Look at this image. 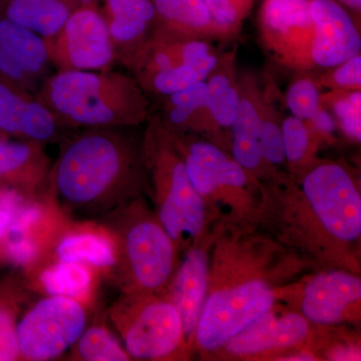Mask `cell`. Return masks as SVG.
<instances>
[{
    "label": "cell",
    "mask_w": 361,
    "mask_h": 361,
    "mask_svg": "<svg viewBox=\"0 0 361 361\" xmlns=\"http://www.w3.org/2000/svg\"><path fill=\"white\" fill-rule=\"evenodd\" d=\"M256 228L311 270L361 274L360 174L343 160L320 159L302 174L261 182Z\"/></svg>",
    "instance_id": "1"
},
{
    "label": "cell",
    "mask_w": 361,
    "mask_h": 361,
    "mask_svg": "<svg viewBox=\"0 0 361 361\" xmlns=\"http://www.w3.org/2000/svg\"><path fill=\"white\" fill-rule=\"evenodd\" d=\"M310 266L257 228L215 224L203 311L193 353L211 357L278 302Z\"/></svg>",
    "instance_id": "2"
},
{
    "label": "cell",
    "mask_w": 361,
    "mask_h": 361,
    "mask_svg": "<svg viewBox=\"0 0 361 361\" xmlns=\"http://www.w3.org/2000/svg\"><path fill=\"white\" fill-rule=\"evenodd\" d=\"M130 129H85L61 147L49 179L65 210L96 215L141 197L146 189L142 139Z\"/></svg>",
    "instance_id": "3"
},
{
    "label": "cell",
    "mask_w": 361,
    "mask_h": 361,
    "mask_svg": "<svg viewBox=\"0 0 361 361\" xmlns=\"http://www.w3.org/2000/svg\"><path fill=\"white\" fill-rule=\"evenodd\" d=\"M37 99L63 127L134 128L148 122L147 92L134 75L114 71H59Z\"/></svg>",
    "instance_id": "4"
},
{
    "label": "cell",
    "mask_w": 361,
    "mask_h": 361,
    "mask_svg": "<svg viewBox=\"0 0 361 361\" xmlns=\"http://www.w3.org/2000/svg\"><path fill=\"white\" fill-rule=\"evenodd\" d=\"M142 151L146 190L151 195L157 218L183 255L215 224L158 114H151L147 122Z\"/></svg>",
    "instance_id": "5"
},
{
    "label": "cell",
    "mask_w": 361,
    "mask_h": 361,
    "mask_svg": "<svg viewBox=\"0 0 361 361\" xmlns=\"http://www.w3.org/2000/svg\"><path fill=\"white\" fill-rule=\"evenodd\" d=\"M166 129L213 224L256 228L262 201L260 180L249 174L230 152L213 142Z\"/></svg>",
    "instance_id": "6"
},
{
    "label": "cell",
    "mask_w": 361,
    "mask_h": 361,
    "mask_svg": "<svg viewBox=\"0 0 361 361\" xmlns=\"http://www.w3.org/2000/svg\"><path fill=\"white\" fill-rule=\"evenodd\" d=\"M118 209L114 240L125 292L165 293L180 261L177 246L140 197Z\"/></svg>",
    "instance_id": "7"
},
{
    "label": "cell",
    "mask_w": 361,
    "mask_h": 361,
    "mask_svg": "<svg viewBox=\"0 0 361 361\" xmlns=\"http://www.w3.org/2000/svg\"><path fill=\"white\" fill-rule=\"evenodd\" d=\"M111 319L130 360L189 357L179 312L163 294L125 292Z\"/></svg>",
    "instance_id": "8"
},
{
    "label": "cell",
    "mask_w": 361,
    "mask_h": 361,
    "mask_svg": "<svg viewBox=\"0 0 361 361\" xmlns=\"http://www.w3.org/2000/svg\"><path fill=\"white\" fill-rule=\"evenodd\" d=\"M278 301L317 326L360 324L361 277L342 269L310 271L285 285Z\"/></svg>",
    "instance_id": "9"
},
{
    "label": "cell",
    "mask_w": 361,
    "mask_h": 361,
    "mask_svg": "<svg viewBox=\"0 0 361 361\" xmlns=\"http://www.w3.org/2000/svg\"><path fill=\"white\" fill-rule=\"evenodd\" d=\"M319 329L320 326L311 324L298 311L278 301L211 357L227 360H279L282 356L295 351H310L317 356L316 346Z\"/></svg>",
    "instance_id": "10"
},
{
    "label": "cell",
    "mask_w": 361,
    "mask_h": 361,
    "mask_svg": "<svg viewBox=\"0 0 361 361\" xmlns=\"http://www.w3.org/2000/svg\"><path fill=\"white\" fill-rule=\"evenodd\" d=\"M87 327L82 303L63 296H49L28 311L16 325L20 355L25 360H54L73 348Z\"/></svg>",
    "instance_id": "11"
},
{
    "label": "cell",
    "mask_w": 361,
    "mask_h": 361,
    "mask_svg": "<svg viewBox=\"0 0 361 361\" xmlns=\"http://www.w3.org/2000/svg\"><path fill=\"white\" fill-rule=\"evenodd\" d=\"M45 42L49 61L59 71H110L116 61L99 0L78 7L61 30Z\"/></svg>",
    "instance_id": "12"
},
{
    "label": "cell",
    "mask_w": 361,
    "mask_h": 361,
    "mask_svg": "<svg viewBox=\"0 0 361 361\" xmlns=\"http://www.w3.org/2000/svg\"><path fill=\"white\" fill-rule=\"evenodd\" d=\"M312 0H263L258 13L261 42L278 65L310 71L314 25Z\"/></svg>",
    "instance_id": "13"
},
{
    "label": "cell",
    "mask_w": 361,
    "mask_h": 361,
    "mask_svg": "<svg viewBox=\"0 0 361 361\" xmlns=\"http://www.w3.org/2000/svg\"><path fill=\"white\" fill-rule=\"evenodd\" d=\"M214 238L215 225L183 254L174 277L163 294L179 312L189 357L193 353L195 332L205 303L209 255Z\"/></svg>",
    "instance_id": "14"
},
{
    "label": "cell",
    "mask_w": 361,
    "mask_h": 361,
    "mask_svg": "<svg viewBox=\"0 0 361 361\" xmlns=\"http://www.w3.org/2000/svg\"><path fill=\"white\" fill-rule=\"evenodd\" d=\"M310 11L314 25L313 68L327 70L360 54V25L343 6L334 0H312Z\"/></svg>",
    "instance_id": "15"
},
{
    "label": "cell",
    "mask_w": 361,
    "mask_h": 361,
    "mask_svg": "<svg viewBox=\"0 0 361 361\" xmlns=\"http://www.w3.org/2000/svg\"><path fill=\"white\" fill-rule=\"evenodd\" d=\"M238 80L240 99L230 129V153L249 174L260 182H267L271 175L260 145L264 89L254 73H242Z\"/></svg>",
    "instance_id": "16"
},
{
    "label": "cell",
    "mask_w": 361,
    "mask_h": 361,
    "mask_svg": "<svg viewBox=\"0 0 361 361\" xmlns=\"http://www.w3.org/2000/svg\"><path fill=\"white\" fill-rule=\"evenodd\" d=\"M116 61L130 68L155 30L153 0H99Z\"/></svg>",
    "instance_id": "17"
},
{
    "label": "cell",
    "mask_w": 361,
    "mask_h": 361,
    "mask_svg": "<svg viewBox=\"0 0 361 361\" xmlns=\"http://www.w3.org/2000/svg\"><path fill=\"white\" fill-rule=\"evenodd\" d=\"M61 127L37 97L0 78V132L6 137L42 145L56 139Z\"/></svg>",
    "instance_id": "18"
},
{
    "label": "cell",
    "mask_w": 361,
    "mask_h": 361,
    "mask_svg": "<svg viewBox=\"0 0 361 361\" xmlns=\"http://www.w3.org/2000/svg\"><path fill=\"white\" fill-rule=\"evenodd\" d=\"M159 116L169 130L199 135L230 152V142L214 125L208 104L206 80L165 97Z\"/></svg>",
    "instance_id": "19"
},
{
    "label": "cell",
    "mask_w": 361,
    "mask_h": 361,
    "mask_svg": "<svg viewBox=\"0 0 361 361\" xmlns=\"http://www.w3.org/2000/svg\"><path fill=\"white\" fill-rule=\"evenodd\" d=\"M155 27L169 35L214 42L231 37L211 16L204 0H153Z\"/></svg>",
    "instance_id": "20"
},
{
    "label": "cell",
    "mask_w": 361,
    "mask_h": 361,
    "mask_svg": "<svg viewBox=\"0 0 361 361\" xmlns=\"http://www.w3.org/2000/svg\"><path fill=\"white\" fill-rule=\"evenodd\" d=\"M92 0H0V13L42 39H51L71 14Z\"/></svg>",
    "instance_id": "21"
},
{
    "label": "cell",
    "mask_w": 361,
    "mask_h": 361,
    "mask_svg": "<svg viewBox=\"0 0 361 361\" xmlns=\"http://www.w3.org/2000/svg\"><path fill=\"white\" fill-rule=\"evenodd\" d=\"M237 49L223 52L206 78L208 87L209 111L214 125L230 142L227 130L231 129L240 99V85L237 75Z\"/></svg>",
    "instance_id": "22"
},
{
    "label": "cell",
    "mask_w": 361,
    "mask_h": 361,
    "mask_svg": "<svg viewBox=\"0 0 361 361\" xmlns=\"http://www.w3.org/2000/svg\"><path fill=\"white\" fill-rule=\"evenodd\" d=\"M49 172V160L42 145L27 141H0V179L27 187L42 184Z\"/></svg>",
    "instance_id": "23"
},
{
    "label": "cell",
    "mask_w": 361,
    "mask_h": 361,
    "mask_svg": "<svg viewBox=\"0 0 361 361\" xmlns=\"http://www.w3.org/2000/svg\"><path fill=\"white\" fill-rule=\"evenodd\" d=\"M56 254L59 261L103 269L118 265V251L114 237L92 228L66 234L59 240Z\"/></svg>",
    "instance_id": "24"
},
{
    "label": "cell",
    "mask_w": 361,
    "mask_h": 361,
    "mask_svg": "<svg viewBox=\"0 0 361 361\" xmlns=\"http://www.w3.org/2000/svg\"><path fill=\"white\" fill-rule=\"evenodd\" d=\"M0 51L11 56L35 78L47 71L49 49L44 39L0 13Z\"/></svg>",
    "instance_id": "25"
},
{
    "label": "cell",
    "mask_w": 361,
    "mask_h": 361,
    "mask_svg": "<svg viewBox=\"0 0 361 361\" xmlns=\"http://www.w3.org/2000/svg\"><path fill=\"white\" fill-rule=\"evenodd\" d=\"M217 61L218 56L215 52L197 63H185L135 78L145 92L167 97L206 80Z\"/></svg>",
    "instance_id": "26"
},
{
    "label": "cell",
    "mask_w": 361,
    "mask_h": 361,
    "mask_svg": "<svg viewBox=\"0 0 361 361\" xmlns=\"http://www.w3.org/2000/svg\"><path fill=\"white\" fill-rule=\"evenodd\" d=\"M281 130L287 172L291 176L302 174L317 160L322 142L303 121L293 116L282 118Z\"/></svg>",
    "instance_id": "27"
},
{
    "label": "cell",
    "mask_w": 361,
    "mask_h": 361,
    "mask_svg": "<svg viewBox=\"0 0 361 361\" xmlns=\"http://www.w3.org/2000/svg\"><path fill=\"white\" fill-rule=\"evenodd\" d=\"M40 283L49 296L85 300L92 290V278L87 265L59 261L40 274Z\"/></svg>",
    "instance_id": "28"
},
{
    "label": "cell",
    "mask_w": 361,
    "mask_h": 361,
    "mask_svg": "<svg viewBox=\"0 0 361 361\" xmlns=\"http://www.w3.org/2000/svg\"><path fill=\"white\" fill-rule=\"evenodd\" d=\"M282 118H283L275 106L269 89H264L260 145L263 160L270 172V180L287 172L281 130Z\"/></svg>",
    "instance_id": "29"
},
{
    "label": "cell",
    "mask_w": 361,
    "mask_h": 361,
    "mask_svg": "<svg viewBox=\"0 0 361 361\" xmlns=\"http://www.w3.org/2000/svg\"><path fill=\"white\" fill-rule=\"evenodd\" d=\"M322 104L334 116L337 128L349 141H361V90H329Z\"/></svg>",
    "instance_id": "30"
},
{
    "label": "cell",
    "mask_w": 361,
    "mask_h": 361,
    "mask_svg": "<svg viewBox=\"0 0 361 361\" xmlns=\"http://www.w3.org/2000/svg\"><path fill=\"white\" fill-rule=\"evenodd\" d=\"M75 353L87 361H128L127 351L106 327L94 325L84 330L75 342Z\"/></svg>",
    "instance_id": "31"
},
{
    "label": "cell",
    "mask_w": 361,
    "mask_h": 361,
    "mask_svg": "<svg viewBox=\"0 0 361 361\" xmlns=\"http://www.w3.org/2000/svg\"><path fill=\"white\" fill-rule=\"evenodd\" d=\"M301 73L291 82L285 96V103L291 115L301 121H307L322 106V92L315 75Z\"/></svg>",
    "instance_id": "32"
},
{
    "label": "cell",
    "mask_w": 361,
    "mask_h": 361,
    "mask_svg": "<svg viewBox=\"0 0 361 361\" xmlns=\"http://www.w3.org/2000/svg\"><path fill=\"white\" fill-rule=\"evenodd\" d=\"M214 20L232 39L241 32L255 0H204Z\"/></svg>",
    "instance_id": "33"
},
{
    "label": "cell",
    "mask_w": 361,
    "mask_h": 361,
    "mask_svg": "<svg viewBox=\"0 0 361 361\" xmlns=\"http://www.w3.org/2000/svg\"><path fill=\"white\" fill-rule=\"evenodd\" d=\"M320 89L329 90H361V54L327 68L322 75H316Z\"/></svg>",
    "instance_id": "34"
},
{
    "label": "cell",
    "mask_w": 361,
    "mask_h": 361,
    "mask_svg": "<svg viewBox=\"0 0 361 361\" xmlns=\"http://www.w3.org/2000/svg\"><path fill=\"white\" fill-rule=\"evenodd\" d=\"M44 218V209L39 204H25L23 205L14 213L11 225H9L8 239H18L21 237L27 236V233L32 229L35 226L42 222Z\"/></svg>",
    "instance_id": "35"
},
{
    "label": "cell",
    "mask_w": 361,
    "mask_h": 361,
    "mask_svg": "<svg viewBox=\"0 0 361 361\" xmlns=\"http://www.w3.org/2000/svg\"><path fill=\"white\" fill-rule=\"evenodd\" d=\"M20 355L16 329L6 311L0 310V361L16 360Z\"/></svg>",
    "instance_id": "36"
},
{
    "label": "cell",
    "mask_w": 361,
    "mask_h": 361,
    "mask_svg": "<svg viewBox=\"0 0 361 361\" xmlns=\"http://www.w3.org/2000/svg\"><path fill=\"white\" fill-rule=\"evenodd\" d=\"M310 132L322 142H332L336 130V123L334 116L324 106H320L314 115L304 121Z\"/></svg>",
    "instance_id": "37"
},
{
    "label": "cell",
    "mask_w": 361,
    "mask_h": 361,
    "mask_svg": "<svg viewBox=\"0 0 361 361\" xmlns=\"http://www.w3.org/2000/svg\"><path fill=\"white\" fill-rule=\"evenodd\" d=\"M6 253L9 259L18 265H26L33 262L39 254V245L27 236L9 240L6 245Z\"/></svg>",
    "instance_id": "38"
},
{
    "label": "cell",
    "mask_w": 361,
    "mask_h": 361,
    "mask_svg": "<svg viewBox=\"0 0 361 361\" xmlns=\"http://www.w3.org/2000/svg\"><path fill=\"white\" fill-rule=\"evenodd\" d=\"M334 1L343 6L355 18L356 21L358 20V23H360L361 0H334Z\"/></svg>",
    "instance_id": "39"
},
{
    "label": "cell",
    "mask_w": 361,
    "mask_h": 361,
    "mask_svg": "<svg viewBox=\"0 0 361 361\" xmlns=\"http://www.w3.org/2000/svg\"><path fill=\"white\" fill-rule=\"evenodd\" d=\"M11 219H13V215L8 211L0 209V239L6 236L7 231H8Z\"/></svg>",
    "instance_id": "40"
},
{
    "label": "cell",
    "mask_w": 361,
    "mask_h": 361,
    "mask_svg": "<svg viewBox=\"0 0 361 361\" xmlns=\"http://www.w3.org/2000/svg\"><path fill=\"white\" fill-rule=\"evenodd\" d=\"M6 135H4V134H2L1 132H0V141H1V140H6Z\"/></svg>",
    "instance_id": "41"
}]
</instances>
